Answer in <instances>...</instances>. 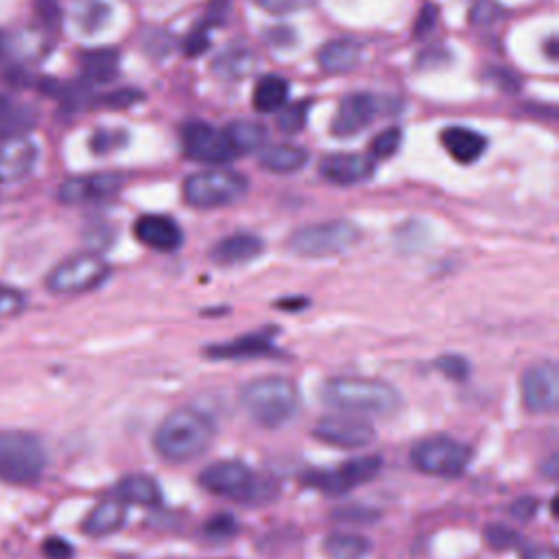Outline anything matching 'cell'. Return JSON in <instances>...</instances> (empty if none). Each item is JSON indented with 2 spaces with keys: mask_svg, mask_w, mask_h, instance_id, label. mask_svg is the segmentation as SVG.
<instances>
[{
  "mask_svg": "<svg viewBox=\"0 0 559 559\" xmlns=\"http://www.w3.org/2000/svg\"><path fill=\"white\" fill-rule=\"evenodd\" d=\"M83 75L92 83H107L118 75L116 51H92L83 55Z\"/></svg>",
  "mask_w": 559,
  "mask_h": 559,
  "instance_id": "30",
  "label": "cell"
},
{
  "mask_svg": "<svg viewBox=\"0 0 559 559\" xmlns=\"http://www.w3.org/2000/svg\"><path fill=\"white\" fill-rule=\"evenodd\" d=\"M538 509H540V501L538 498H533V496H520L516 498L514 503L509 505V516L518 520V522H529L535 518V514H538Z\"/></svg>",
  "mask_w": 559,
  "mask_h": 559,
  "instance_id": "41",
  "label": "cell"
},
{
  "mask_svg": "<svg viewBox=\"0 0 559 559\" xmlns=\"http://www.w3.org/2000/svg\"><path fill=\"white\" fill-rule=\"evenodd\" d=\"M208 44H210V40H208L206 31H195V33L190 35V38L186 40L184 51H186V55H201V53H204V51L208 49Z\"/></svg>",
  "mask_w": 559,
  "mask_h": 559,
  "instance_id": "45",
  "label": "cell"
},
{
  "mask_svg": "<svg viewBox=\"0 0 559 559\" xmlns=\"http://www.w3.org/2000/svg\"><path fill=\"white\" fill-rule=\"evenodd\" d=\"M230 0H212L208 5V18L210 20H223L225 14H228Z\"/></svg>",
  "mask_w": 559,
  "mask_h": 559,
  "instance_id": "48",
  "label": "cell"
},
{
  "mask_svg": "<svg viewBox=\"0 0 559 559\" xmlns=\"http://www.w3.org/2000/svg\"><path fill=\"white\" fill-rule=\"evenodd\" d=\"M289 97V83L282 77L267 75L256 83L254 88V107L260 114L280 112Z\"/></svg>",
  "mask_w": 559,
  "mask_h": 559,
  "instance_id": "27",
  "label": "cell"
},
{
  "mask_svg": "<svg viewBox=\"0 0 559 559\" xmlns=\"http://www.w3.org/2000/svg\"><path fill=\"white\" fill-rule=\"evenodd\" d=\"M214 424L197 409L171 411L153 435V448L169 463H188L201 457L212 446Z\"/></svg>",
  "mask_w": 559,
  "mask_h": 559,
  "instance_id": "1",
  "label": "cell"
},
{
  "mask_svg": "<svg viewBox=\"0 0 559 559\" xmlns=\"http://www.w3.org/2000/svg\"><path fill=\"white\" fill-rule=\"evenodd\" d=\"M483 540L492 551H511L522 542L520 533L507 525H487L483 531Z\"/></svg>",
  "mask_w": 559,
  "mask_h": 559,
  "instance_id": "32",
  "label": "cell"
},
{
  "mask_svg": "<svg viewBox=\"0 0 559 559\" xmlns=\"http://www.w3.org/2000/svg\"><path fill=\"white\" fill-rule=\"evenodd\" d=\"M522 402L531 413L549 415L559 407V367L553 361L531 365L520 380Z\"/></svg>",
  "mask_w": 559,
  "mask_h": 559,
  "instance_id": "11",
  "label": "cell"
},
{
  "mask_svg": "<svg viewBox=\"0 0 559 559\" xmlns=\"http://www.w3.org/2000/svg\"><path fill=\"white\" fill-rule=\"evenodd\" d=\"M363 46L354 40H332L321 46L317 62L328 75L350 73L361 62Z\"/></svg>",
  "mask_w": 559,
  "mask_h": 559,
  "instance_id": "23",
  "label": "cell"
},
{
  "mask_svg": "<svg viewBox=\"0 0 559 559\" xmlns=\"http://www.w3.org/2000/svg\"><path fill=\"white\" fill-rule=\"evenodd\" d=\"M324 551L332 559H363L372 551V544L356 533H332L324 540Z\"/></svg>",
  "mask_w": 559,
  "mask_h": 559,
  "instance_id": "29",
  "label": "cell"
},
{
  "mask_svg": "<svg viewBox=\"0 0 559 559\" xmlns=\"http://www.w3.org/2000/svg\"><path fill=\"white\" fill-rule=\"evenodd\" d=\"M557 463H559V457L557 455H551L549 459H546L544 463H542V474L546 479H555L557 477Z\"/></svg>",
  "mask_w": 559,
  "mask_h": 559,
  "instance_id": "51",
  "label": "cell"
},
{
  "mask_svg": "<svg viewBox=\"0 0 559 559\" xmlns=\"http://www.w3.org/2000/svg\"><path fill=\"white\" fill-rule=\"evenodd\" d=\"M204 533L208 535L210 540H219V542L232 540L234 535L239 533V520H236L230 514H219V516H214L206 522Z\"/></svg>",
  "mask_w": 559,
  "mask_h": 559,
  "instance_id": "35",
  "label": "cell"
},
{
  "mask_svg": "<svg viewBox=\"0 0 559 559\" xmlns=\"http://www.w3.org/2000/svg\"><path fill=\"white\" fill-rule=\"evenodd\" d=\"M383 470V459L378 455H367V457H356L352 461L341 463L335 470L326 472H308L304 477L306 485H313L315 490L330 494V496H341L352 492L354 487L370 483L378 477V472Z\"/></svg>",
  "mask_w": 559,
  "mask_h": 559,
  "instance_id": "10",
  "label": "cell"
},
{
  "mask_svg": "<svg viewBox=\"0 0 559 559\" xmlns=\"http://www.w3.org/2000/svg\"><path fill=\"white\" fill-rule=\"evenodd\" d=\"M127 520V505L118 498H107V501L99 503L94 507L88 518L83 520V533L90 535V538H105V535H112L125 525Z\"/></svg>",
  "mask_w": 559,
  "mask_h": 559,
  "instance_id": "24",
  "label": "cell"
},
{
  "mask_svg": "<svg viewBox=\"0 0 559 559\" xmlns=\"http://www.w3.org/2000/svg\"><path fill=\"white\" fill-rule=\"evenodd\" d=\"M110 265L97 254H77L59 263L46 278V287L59 295L88 293L107 280Z\"/></svg>",
  "mask_w": 559,
  "mask_h": 559,
  "instance_id": "9",
  "label": "cell"
},
{
  "mask_svg": "<svg viewBox=\"0 0 559 559\" xmlns=\"http://www.w3.org/2000/svg\"><path fill=\"white\" fill-rule=\"evenodd\" d=\"M114 498L125 505H142V507H160L162 490L158 481L149 474H127L114 487Z\"/></svg>",
  "mask_w": 559,
  "mask_h": 559,
  "instance_id": "22",
  "label": "cell"
},
{
  "mask_svg": "<svg viewBox=\"0 0 559 559\" xmlns=\"http://www.w3.org/2000/svg\"><path fill=\"white\" fill-rule=\"evenodd\" d=\"M46 468V448L38 437L25 431H0V481L31 485Z\"/></svg>",
  "mask_w": 559,
  "mask_h": 559,
  "instance_id": "5",
  "label": "cell"
},
{
  "mask_svg": "<svg viewBox=\"0 0 559 559\" xmlns=\"http://www.w3.org/2000/svg\"><path fill=\"white\" fill-rule=\"evenodd\" d=\"M42 553L46 555V559H70L75 555V549L64 538H46L42 544Z\"/></svg>",
  "mask_w": 559,
  "mask_h": 559,
  "instance_id": "43",
  "label": "cell"
},
{
  "mask_svg": "<svg viewBox=\"0 0 559 559\" xmlns=\"http://www.w3.org/2000/svg\"><path fill=\"white\" fill-rule=\"evenodd\" d=\"M35 123V114L27 105H20L9 97H0V136H27Z\"/></svg>",
  "mask_w": 559,
  "mask_h": 559,
  "instance_id": "26",
  "label": "cell"
},
{
  "mask_svg": "<svg viewBox=\"0 0 559 559\" xmlns=\"http://www.w3.org/2000/svg\"><path fill=\"white\" fill-rule=\"evenodd\" d=\"M263 249L265 243L260 241L256 234L239 232V234L225 236V239H221L217 245H214L210 258L221 267H236V265H247L252 263V260L260 258Z\"/></svg>",
  "mask_w": 559,
  "mask_h": 559,
  "instance_id": "20",
  "label": "cell"
},
{
  "mask_svg": "<svg viewBox=\"0 0 559 559\" xmlns=\"http://www.w3.org/2000/svg\"><path fill=\"white\" fill-rule=\"evenodd\" d=\"M308 118V103H295L284 107L278 116V127L284 134H297L302 132Z\"/></svg>",
  "mask_w": 559,
  "mask_h": 559,
  "instance_id": "36",
  "label": "cell"
},
{
  "mask_svg": "<svg viewBox=\"0 0 559 559\" xmlns=\"http://www.w3.org/2000/svg\"><path fill=\"white\" fill-rule=\"evenodd\" d=\"M22 311H25V295L14 287L0 284V319L16 317Z\"/></svg>",
  "mask_w": 559,
  "mask_h": 559,
  "instance_id": "39",
  "label": "cell"
},
{
  "mask_svg": "<svg viewBox=\"0 0 559 559\" xmlns=\"http://www.w3.org/2000/svg\"><path fill=\"white\" fill-rule=\"evenodd\" d=\"M442 145L448 156L459 164H472L485 153L487 138L468 127H446L442 132Z\"/></svg>",
  "mask_w": 559,
  "mask_h": 559,
  "instance_id": "21",
  "label": "cell"
},
{
  "mask_svg": "<svg viewBox=\"0 0 559 559\" xmlns=\"http://www.w3.org/2000/svg\"><path fill=\"white\" fill-rule=\"evenodd\" d=\"M319 173L324 180L337 186H354L370 180L374 173V160L361 153H337L321 160Z\"/></svg>",
  "mask_w": 559,
  "mask_h": 559,
  "instance_id": "17",
  "label": "cell"
},
{
  "mask_svg": "<svg viewBox=\"0 0 559 559\" xmlns=\"http://www.w3.org/2000/svg\"><path fill=\"white\" fill-rule=\"evenodd\" d=\"M321 398L332 409L363 415H394L402 407V396L394 385L359 376L328 380L321 389Z\"/></svg>",
  "mask_w": 559,
  "mask_h": 559,
  "instance_id": "3",
  "label": "cell"
},
{
  "mask_svg": "<svg viewBox=\"0 0 559 559\" xmlns=\"http://www.w3.org/2000/svg\"><path fill=\"white\" fill-rule=\"evenodd\" d=\"M123 188V177L118 173H94L73 177L59 188V199L64 204H88V201L112 199Z\"/></svg>",
  "mask_w": 559,
  "mask_h": 559,
  "instance_id": "15",
  "label": "cell"
},
{
  "mask_svg": "<svg viewBox=\"0 0 559 559\" xmlns=\"http://www.w3.org/2000/svg\"><path fill=\"white\" fill-rule=\"evenodd\" d=\"M435 20H437V14H435V7H424V11L420 14V18H418V22H415V33L418 35H424V33H428L433 29V25H435Z\"/></svg>",
  "mask_w": 559,
  "mask_h": 559,
  "instance_id": "46",
  "label": "cell"
},
{
  "mask_svg": "<svg viewBox=\"0 0 559 559\" xmlns=\"http://www.w3.org/2000/svg\"><path fill=\"white\" fill-rule=\"evenodd\" d=\"M402 142V132L398 127L385 129L383 134H378L370 145V158L372 160H389L394 158Z\"/></svg>",
  "mask_w": 559,
  "mask_h": 559,
  "instance_id": "33",
  "label": "cell"
},
{
  "mask_svg": "<svg viewBox=\"0 0 559 559\" xmlns=\"http://www.w3.org/2000/svg\"><path fill=\"white\" fill-rule=\"evenodd\" d=\"M380 112V103L374 94L354 92L339 103L335 121L330 125V134L337 138L359 136L365 127H370Z\"/></svg>",
  "mask_w": 559,
  "mask_h": 559,
  "instance_id": "14",
  "label": "cell"
},
{
  "mask_svg": "<svg viewBox=\"0 0 559 559\" xmlns=\"http://www.w3.org/2000/svg\"><path fill=\"white\" fill-rule=\"evenodd\" d=\"M339 518L343 520H356V518H361V522H370L372 518H378V511H370V509H359V511H341Z\"/></svg>",
  "mask_w": 559,
  "mask_h": 559,
  "instance_id": "50",
  "label": "cell"
},
{
  "mask_svg": "<svg viewBox=\"0 0 559 559\" xmlns=\"http://www.w3.org/2000/svg\"><path fill=\"white\" fill-rule=\"evenodd\" d=\"M522 559H559V555L551 546H535V549H529Z\"/></svg>",
  "mask_w": 559,
  "mask_h": 559,
  "instance_id": "49",
  "label": "cell"
},
{
  "mask_svg": "<svg viewBox=\"0 0 559 559\" xmlns=\"http://www.w3.org/2000/svg\"><path fill=\"white\" fill-rule=\"evenodd\" d=\"M254 3L260 9H265L267 14L289 16V14H297V11H306L308 7H313L315 0H254Z\"/></svg>",
  "mask_w": 559,
  "mask_h": 559,
  "instance_id": "38",
  "label": "cell"
},
{
  "mask_svg": "<svg viewBox=\"0 0 559 559\" xmlns=\"http://www.w3.org/2000/svg\"><path fill=\"white\" fill-rule=\"evenodd\" d=\"M546 51H549V57L555 62V59H557V40L555 38L549 40V46H546Z\"/></svg>",
  "mask_w": 559,
  "mask_h": 559,
  "instance_id": "52",
  "label": "cell"
},
{
  "mask_svg": "<svg viewBox=\"0 0 559 559\" xmlns=\"http://www.w3.org/2000/svg\"><path fill=\"white\" fill-rule=\"evenodd\" d=\"M206 354L217 361H243L278 356V348L273 346V339L267 332H254V335H245L230 343H221V346H210Z\"/></svg>",
  "mask_w": 559,
  "mask_h": 559,
  "instance_id": "19",
  "label": "cell"
},
{
  "mask_svg": "<svg viewBox=\"0 0 559 559\" xmlns=\"http://www.w3.org/2000/svg\"><path fill=\"white\" fill-rule=\"evenodd\" d=\"M241 407L249 418L265 428L287 426L300 411V391L284 376H263L241 389Z\"/></svg>",
  "mask_w": 559,
  "mask_h": 559,
  "instance_id": "4",
  "label": "cell"
},
{
  "mask_svg": "<svg viewBox=\"0 0 559 559\" xmlns=\"http://www.w3.org/2000/svg\"><path fill=\"white\" fill-rule=\"evenodd\" d=\"M313 437L328 446L356 450L374 442L376 428L372 422L354 418V415H326L315 424Z\"/></svg>",
  "mask_w": 559,
  "mask_h": 559,
  "instance_id": "12",
  "label": "cell"
},
{
  "mask_svg": "<svg viewBox=\"0 0 559 559\" xmlns=\"http://www.w3.org/2000/svg\"><path fill=\"white\" fill-rule=\"evenodd\" d=\"M38 156V145L31 138H7L0 147V184H16L25 180L38 164Z\"/></svg>",
  "mask_w": 559,
  "mask_h": 559,
  "instance_id": "16",
  "label": "cell"
},
{
  "mask_svg": "<svg viewBox=\"0 0 559 559\" xmlns=\"http://www.w3.org/2000/svg\"><path fill=\"white\" fill-rule=\"evenodd\" d=\"M107 16H110V7L107 5H90L81 14V29L83 31H97L105 25Z\"/></svg>",
  "mask_w": 559,
  "mask_h": 559,
  "instance_id": "42",
  "label": "cell"
},
{
  "mask_svg": "<svg viewBox=\"0 0 559 559\" xmlns=\"http://www.w3.org/2000/svg\"><path fill=\"white\" fill-rule=\"evenodd\" d=\"M472 461V448L453 437H428L411 450V463L431 477L455 479L466 472Z\"/></svg>",
  "mask_w": 559,
  "mask_h": 559,
  "instance_id": "8",
  "label": "cell"
},
{
  "mask_svg": "<svg viewBox=\"0 0 559 559\" xmlns=\"http://www.w3.org/2000/svg\"><path fill=\"white\" fill-rule=\"evenodd\" d=\"M361 239L363 234L359 225L337 219L304 225V228L295 230L289 239V249L304 258H328L350 252L352 247L361 243Z\"/></svg>",
  "mask_w": 559,
  "mask_h": 559,
  "instance_id": "6",
  "label": "cell"
},
{
  "mask_svg": "<svg viewBox=\"0 0 559 559\" xmlns=\"http://www.w3.org/2000/svg\"><path fill=\"white\" fill-rule=\"evenodd\" d=\"M435 367L442 372L448 380H455V383H466L470 378L472 367L468 363V359H463L459 354H444L439 356Z\"/></svg>",
  "mask_w": 559,
  "mask_h": 559,
  "instance_id": "34",
  "label": "cell"
},
{
  "mask_svg": "<svg viewBox=\"0 0 559 559\" xmlns=\"http://www.w3.org/2000/svg\"><path fill=\"white\" fill-rule=\"evenodd\" d=\"M125 140H127L125 129H99V132L92 136V151L101 156V153L121 149L125 145Z\"/></svg>",
  "mask_w": 559,
  "mask_h": 559,
  "instance_id": "37",
  "label": "cell"
},
{
  "mask_svg": "<svg viewBox=\"0 0 559 559\" xmlns=\"http://www.w3.org/2000/svg\"><path fill=\"white\" fill-rule=\"evenodd\" d=\"M40 14L49 27L59 25V9L55 0H40Z\"/></svg>",
  "mask_w": 559,
  "mask_h": 559,
  "instance_id": "47",
  "label": "cell"
},
{
  "mask_svg": "<svg viewBox=\"0 0 559 559\" xmlns=\"http://www.w3.org/2000/svg\"><path fill=\"white\" fill-rule=\"evenodd\" d=\"M136 239L156 252H175L182 245V230L173 219L158 217V214H147L140 217L134 225Z\"/></svg>",
  "mask_w": 559,
  "mask_h": 559,
  "instance_id": "18",
  "label": "cell"
},
{
  "mask_svg": "<svg viewBox=\"0 0 559 559\" xmlns=\"http://www.w3.org/2000/svg\"><path fill=\"white\" fill-rule=\"evenodd\" d=\"M142 94L138 90H118L112 94H105L103 103L110 105V107H129L134 105L136 101H140Z\"/></svg>",
  "mask_w": 559,
  "mask_h": 559,
  "instance_id": "44",
  "label": "cell"
},
{
  "mask_svg": "<svg viewBox=\"0 0 559 559\" xmlns=\"http://www.w3.org/2000/svg\"><path fill=\"white\" fill-rule=\"evenodd\" d=\"M223 134L228 138L230 147L236 151V156L263 149L267 140V129L254 121H234L223 129Z\"/></svg>",
  "mask_w": 559,
  "mask_h": 559,
  "instance_id": "28",
  "label": "cell"
},
{
  "mask_svg": "<svg viewBox=\"0 0 559 559\" xmlns=\"http://www.w3.org/2000/svg\"><path fill=\"white\" fill-rule=\"evenodd\" d=\"M501 16H503L501 5L492 3V0H479V3L472 9L470 20L479 27H490L492 22H496Z\"/></svg>",
  "mask_w": 559,
  "mask_h": 559,
  "instance_id": "40",
  "label": "cell"
},
{
  "mask_svg": "<svg viewBox=\"0 0 559 559\" xmlns=\"http://www.w3.org/2000/svg\"><path fill=\"white\" fill-rule=\"evenodd\" d=\"M254 66V57L252 53H249L247 49H236V51H228V53H223L219 59H217V64H214V70H217L219 75L223 77H230V79H236V77H243L249 73V68Z\"/></svg>",
  "mask_w": 559,
  "mask_h": 559,
  "instance_id": "31",
  "label": "cell"
},
{
  "mask_svg": "<svg viewBox=\"0 0 559 559\" xmlns=\"http://www.w3.org/2000/svg\"><path fill=\"white\" fill-rule=\"evenodd\" d=\"M182 145L186 156L195 162L225 164L236 158V151L230 147L225 134L204 121H193L184 125Z\"/></svg>",
  "mask_w": 559,
  "mask_h": 559,
  "instance_id": "13",
  "label": "cell"
},
{
  "mask_svg": "<svg viewBox=\"0 0 559 559\" xmlns=\"http://www.w3.org/2000/svg\"><path fill=\"white\" fill-rule=\"evenodd\" d=\"M199 483L206 492L228 498L234 503L263 507L278 498L280 485L267 474H256L243 461H217L199 474Z\"/></svg>",
  "mask_w": 559,
  "mask_h": 559,
  "instance_id": "2",
  "label": "cell"
},
{
  "mask_svg": "<svg viewBox=\"0 0 559 559\" xmlns=\"http://www.w3.org/2000/svg\"><path fill=\"white\" fill-rule=\"evenodd\" d=\"M308 162V153L295 145H271L260 151V164L271 173L289 175L304 169Z\"/></svg>",
  "mask_w": 559,
  "mask_h": 559,
  "instance_id": "25",
  "label": "cell"
},
{
  "mask_svg": "<svg viewBox=\"0 0 559 559\" xmlns=\"http://www.w3.org/2000/svg\"><path fill=\"white\" fill-rule=\"evenodd\" d=\"M247 177L230 169H210L190 175L184 184V197L193 208L212 210L232 206L247 195Z\"/></svg>",
  "mask_w": 559,
  "mask_h": 559,
  "instance_id": "7",
  "label": "cell"
}]
</instances>
